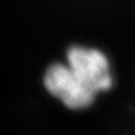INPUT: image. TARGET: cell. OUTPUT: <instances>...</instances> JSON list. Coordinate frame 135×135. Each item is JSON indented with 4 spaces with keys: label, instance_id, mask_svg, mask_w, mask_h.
Instances as JSON below:
<instances>
[{
    "label": "cell",
    "instance_id": "cell-1",
    "mask_svg": "<svg viewBox=\"0 0 135 135\" xmlns=\"http://www.w3.org/2000/svg\"><path fill=\"white\" fill-rule=\"evenodd\" d=\"M66 59L70 69L96 95L112 88L113 77L109 62L100 50L72 46L68 51Z\"/></svg>",
    "mask_w": 135,
    "mask_h": 135
},
{
    "label": "cell",
    "instance_id": "cell-2",
    "mask_svg": "<svg viewBox=\"0 0 135 135\" xmlns=\"http://www.w3.org/2000/svg\"><path fill=\"white\" fill-rule=\"evenodd\" d=\"M44 84L51 95L70 109H84L95 100L96 94L89 89L68 64L55 63L46 70Z\"/></svg>",
    "mask_w": 135,
    "mask_h": 135
}]
</instances>
